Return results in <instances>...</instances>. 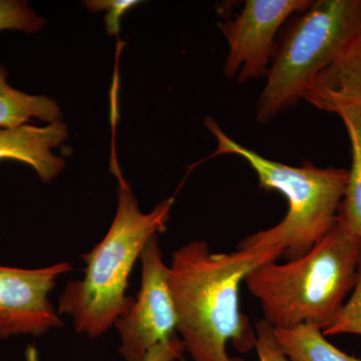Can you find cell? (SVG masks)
Segmentation results:
<instances>
[{
	"label": "cell",
	"instance_id": "cell-2",
	"mask_svg": "<svg viewBox=\"0 0 361 361\" xmlns=\"http://www.w3.org/2000/svg\"><path fill=\"white\" fill-rule=\"evenodd\" d=\"M360 249V237L337 217L307 254L260 266L244 282L273 329L310 325L324 331L355 288Z\"/></svg>",
	"mask_w": 361,
	"mask_h": 361
},
{
	"label": "cell",
	"instance_id": "cell-14",
	"mask_svg": "<svg viewBox=\"0 0 361 361\" xmlns=\"http://www.w3.org/2000/svg\"><path fill=\"white\" fill-rule=\"evenodd\" d=\"M45 25L44 18L39 16L27 2L21 0H0V32L20 30L35 33Z\"/></svg>",
	"mask_w": 361,
	"mask_h": 361
},
{
	"label": "cell",
	"instance_id": "cell-11",
	"mask_svg": "<svg viewBox=\"0 0 361 361\" xmlns=\"http://www.w3.org/2000/svg\"><path fill=\"white\" fill-rule=\"evenodd\" d=\"M336 114L344 123L351 146V168L338 218L361 239V106H341Z\"/></svg>",
	"mask_w": 361,
	"mask_h": 361
},
{
	"label": "cell",
	"instance_id": "cell-12",
	"mask_svg": "<svg viewBox=\"0 0 361 361\" xmlns=\"http://www.w3.org/2000/svg\"><path fill=\"white\" fill-rule=\"evenodd\" d=\"M6 68L0 63V127H20L32 118L52 123L63 118L61 108L54 99L32 96L14 89L7 82Z\"/></svg>",
	"mask_w": 361,
	"mask_h": 361
},
{
	"label": "cell",
	"instance_id": "cell-7",
	"mask_svg": "<svg viewBox=\"0 0 361 361\" xmlns=\"http://www.w3.org/2000/svg\"><path fill=\"white\" fill-rule=\"evenodd\" d=\"M313 0H246L241 13L219 25L229 44L224 66L228 78L240 84L267 77L274 56V39L287 18L302 13Z\"/></svg>",
	"mask_w": 361,
	"mask_h": 361
},
{
	"label": "cell",
	"instance_id": "cell-4",
	"mask_svg": "<svg viewBox=\"0 0 361 361\" xmlns=\"http://www.w3.org/2000/svg\"><path fill=\"white\" fill-rule=\"evenodd\" d=\"M205 125L217 140V149L211 157H240L255 171L261 189L279 192L288 203L281 222L242 240L240 250L279 251L282 258L290 261L307 254L326 236L338 217L348 170L318 168L308 161L300 167L285 165L235 142L210 116Z\"/></svg>",
	"mask_w": 361,
	"mask_h": 361
},
{
	"label": "cell",
	"instance_id": "cell-9",
	"mask_svg": "<svg viewBox=\"0 0 361 361\" xmlns=\"http://www.w3.org/2000/svg\"><path fill=\"white\" fill-rule=\"evenodd\" d=\"M68 128L63 121L44 127L23 125L0 129V161L14 160L30 166L44 183H51L65 169L63 159L51 149L68 139Z\"/></svg>",
	"mask_w": 361,
	"mask_h": 361
},
{
	"label": "cell",
	"instance_id": "cell-13",
	"mask_svg": "<svg viewBox=\"0 0 361 361\" xmlns=\"http://www.w3.org/2000/svg\"><path fill=\"white\" fill-rule=\"evenodd\" d=\"M274 334L290 361H361L332 345L322 330L310 325L274 329Z\"/></svg>",
	"mask_w": 361,
	"mask_h": 361
},
{
	"label": "cell",
	"instance_id": "cell-15",
	"mask_svg": "<svg viewBox=\"0 0 361 361\" xmlns=\"http://www.w3.org/2000/svg\"><path fill=\"white\" fill-rule=\"evenodd\" d=\"M322 332L325 336L339 334L361 336V249L355 288L348 300L336 315V319Z\"/></svg>",
	"mask_w": 361,
	"mask_h": 361
},
{
	"label": "cell",
	"instance_id": "cell-17",
	"mask_svg": "<svg viewBox=\"0 0 361 361\" xmlns=\"http://www.w3.org/2000/svg\"><path fill=\"white\" fill-rule=\"evenodd\" d=\"M256 344L260 361H290L278 343L274 329L264 319L259 320L255 326Z\"/></svg>",
	"mask_w": 361,
	"mask_h": 361
},
{
	"label": "cell",
	"instance_id": "cell-8",
	"mask_svg": "<svg viewBox=\"0 0 361 361\" xmlns=\"http://www.w3.org/2000/svg\"><path fill=\"white\" fill-rule=\"evenodd\" d=\"M71 270L66 262L32 270L0 265V336H39L63 326L49 296Z\"/></svg>",
	"mask_w": 361,
	"mask_h": 361
},
{
	"label": "cell",
	"instance_id": "cell-3",
	"mask_svg": "<svg viewBox=\"0 0 361 361\" xmlns=\"http://www.w3.org/2000/svg\"><path fill=\"white\" fill-rule=\"evenodd\" d=\"M111 169L118 180V207L104 239L82 256L84 277L68 282L59 299V314L70 315L78 334H104L129 307L130 272L152 237L166 229L174 198L142 213L113 154Z\"/></svg>",
	"mask_w": 361,
	"mask_h": 361
},
{
	"label": "cell",
	"instance_id": "cell-18",
	"mask_svg": "<svg viewBox=\"0 0 361 361\" xmlns=\"http://www.w3.org/2000/svg\"><path fill=\"white\" fill-rule=\"evenodd\" d=\"M184 353V345L177 334L170 341L154 346L145 361H176L180 360Z\"/></svg>",
	"mask_w": 361,
	"mask_h": 361
},
{
	"label": "cell",
	"instance_id": "cell-1",
	"mask_svg": "<svg viewBox=\"0 0 361 361\" xmlns=\"http://www.w3.org/2000/svg\"><path fill=\"white\" fill-rule=\"evenodd\" d=\"M282 258L279 251L215 253L204 240L174 252L169 285L177 312V334L193 361H243L228 355L255 348V327L241 312L239 288L260 266Z\"/></svg>",
	"mask_w": 361,
	"mask_h": 361
},
{
	"label": "cell",
	"instance_id": "cell-10",
	"mask_svg": "<svg viewBox=\"0 0 361 361\" xmlns=\"http://www.w3.org/2000/svg\"><path fill=\"white\" fill-rule=\"evenodd\" d=\"M318 110L336 114L361 106V26L341 56L316 77L303 97Z\"/></svg>",
	"mask_w": 361,
	"mask_h": 361
},
{
	"label": "cell",
	"instance_id": "cell-6",
	"mask_svg": "<svg viewBox=\"0 0 361 361\" xmlns=\"http://www.w3.org/2000/svg\"><path fill=\"white\" fill-rule=\"evenodd\" d=\"M140 261L141 288L114 324L120 334V353L126 361H145L154 346L178 334L169 266L164 262L158 235L149 240Z\"/></svg>",
	"mask_w": 361,
	"mask_h": 361
},
{
	"label": "cell",
	"instance_id": "cell-5",
	"mask_svg": "<svg viewBox=\"0 0 361 361\" xmlns=\"http://www.w3.org/2000/svg\"><path fill=\"white\" fill-rule=\"evenodd\" d=\"M361 26V0H313L284 30L275 49L256 118L267 123L303 99Z\"/></svg>",
	"mask_w": 361,
	"mask_h": 361
},
{
	"label": "cell",
	"instance_id": "cell-16",
	"mask_svg": "<svg viewBox=\"0 0 361 361\" xmlns=\"http://www.w3.org/2000/svg\"><path fill=\"white\" fill-rule=\"evenodd\" d=\"M137 0H89L84 6L92 13L106 11V30L111 37H116L121 30V18L133 7L141 4Z\"/></svg>",
	"mask_w": 361,
	"mask_h": 361
}]
</instances>
